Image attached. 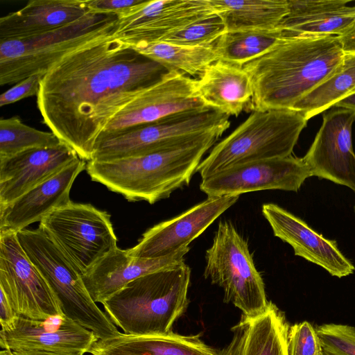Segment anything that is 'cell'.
Listing matches in <instances>:
<instances>
[{
	"label": "cell",
	"mask_w": 355,
	"mask_h": 355,
	"mask_svg": "<svg viewBox=\"0 0 355 355\" xmlns=\"http://www.w3.org/2000/svg\"><path fill=\"white\" fill-rule=\"evenodd\" d=\"M168 71L114 35L54 64L42 77L37 109L51 132L89 162L110 121Z\"/></svg>",
	"instance_id": "6da1fadb"
},
{
	"label": "cell",
	"mask_w": 355,
	"mask_h": 355,
	"mask_svg": "<svg viewBox=\"0 0 355 355\" xmlns=\"http://www.w3.org/2000/svg\"><path fill=\"white\" fill-rule=\"evenodd\" d=\"M345 54L338 36L284 38L243 67L254 87L251 110L292 109L336 71Z\"/></svg>",
	"instance_id": "7a4b0ae2"
},
{
	"label": "cell",
	"mask_w": 355,
	"mask_h": 355,
	"mask_svg": "<svg viewBox=\"0 0 355 355\" xmlns=\"http://www.w3.org/2000/svg\"><path fill=\"white\" fill-rule=\"evenodd\" d=\"M223 134L216 132L174 150L108 162L89 161L85 170L92 181L130 202L154 204L189 184L203 155Z\"/></svg>",
	"instance_id": "3957f363"
},
{
	"label": "cell",
	"mask_w": 355,
	"mask_h": 355,
	"mask_svg": "<svg viewBox=\"0 0 355 355\" xmlns=\"http://www.w3.org/2000/svg\"><path fill=\"white\" fill-rule=\"evenodd\" d=\"M191 272L184 261L141 276L108 297L104 310L125 334H170L187 307Z\"/></svg>",
	"instance_id": "277c9868"
},
{
	"label": "cell",
	"mask_w": 355,
	"mask_h": 355,
	"mask_svg": "<svg viewBox=\"0 0 355 355\" xmlns=\"http://www.w3.org/2000/svg\"><path fill=\"white\" fill-rule=\"evenodd\" d=\"M307 121L302 112L292 109L253 111L214 146L197 172L203 179L235 165L290 156Z\"/></svg>",
	"instance_id": "5b68a950"
},
{
	"label": "cell",
	"mask_w": 355,
	"mask_h": 355,
	"mask_svg": "<svg viewBox=\"0 0 355 355\" xmlns=\"http://www.w3.org/2000/svg\"><path fill=\"white\" fill-rule=\"evenodd\" d=\"M118 16L89 11L79 19L50 32L0 41V85L44 76L64 56L114 35Z\"/></svg>",
	"instance_id": "8992f818"
},
{
	"label": "cell",
	"mask_w": 355,
	"mask_h": 355,
	"mask_svg": "<svg viewBox=\"0 0 355 355\" xmlns=\"http://www.w3.org/2000/svg\"><path fill=\"white\" fill-rule=\"evenodd\" d=\"M229 116L211 107L185 110L153 123L102 133L90 161L108 162L171 150L202 141L230 127Z\"/></svg>",
	"instance_id": "52a82bcc"
},
{
	"label": "cell",
	"mask_w": 355,
	"mask_h": 355,
	"mask_svg": "<svg viewBox=\"0 0 355 355\" xmlns=\"http://www.w3.org/2000/svg\"><path fill=\"white\" fill-rule=\"evenodd\" d=\"M17 237L54 293L65 316L92 331L98 340L120 334L92 298L83 273L42 230L24 229Z\"/></svg>",
	"instance_id": "ba28073f"
},
{
	"label": "cell",
	"mask_w": 355,
	"mask_h": 355,
	"mask_svg": "<svg viewBox=\"0 0 355 355\" xmlns=\"http://www.w3.org/2000/svg\"><path fill=\"white\" fill-rule=\"evenodd\" d=\"M205 279L223 290V301L243 316L257 317L268 307L263 280L257 270L248 242L229 220H220L205 252Z\"/></svg>",
	"instance_id": "9c48e42d"
},
{
	"label": "cell",
	"mask_w": 355,
	"mask_h": 355,
	"mask_svg": "<svg viewBox=\"0 0 355 355\" xmlns=\"http://www.w3.org/2000/svg\"><path fill=\"white\" fill-rule=\"evenodd\" d=\"M110 218L90 204L71 201L45 216L38 228L83 275L117 246Z\"/></svg>",
	"instance_id": "30bf717a"
},
{
	"label": "cell",
	"mask_w": 355,
	"mask_h": 355,
	"mask_svg": "<svg viewBox=\"0 0 355 355\" xmlns=\"http://www.w3.org/2000/svg\"><path fill=\"white\" fill-rule=\"evenodd\" d=\"M0 290L21 316L42 320L63 314L54 293L26 254L16 233L0 232Z\"/></svg>",
	"instance_id": "8fae6325"
},
{
	"label": "cell",
	"mask_w": 355,
	"mask_h": 355,
	"mask_svg": "<svg viewBox=\"0 0 355 355\" xmlns=\"http://www.w3.org/2000/svg\"><path fill=\"white\" fill-rule=\"evenodd\" d=\"M311 176L303 157L291 155L231 166L202 179L200 189L208 197L275 189L297 192Z\"/></svg>",
	"instance_id": "7c38bea8"
},
{
	"label": "cell",
	"mask_w": 355,
	"mask_h": 355,
	"mask_svg": "<svg viewBox=\"0 0 355 355\" xmlns=\"http://www.w3.org/2000/svg\"><path fill=\"white\" fill-rule=\"evenodd\" d=\"M216 15L210 0L146 1L118 16L114 36L131 47L162 41Z\"/></svg>",
	"instance_id": "4fadbf2b"
},
{
	"label": "cell",
	"mask_w": 355,
	"mask_h": 355,
	"mask_svg": "<svg viewBox=\"0 0 355 355\" xmlns=\"http://www.w3.org/2000/svg\"><path fill=\"white\" fill-rule=\"evenodd\" d=\"M326 112L303 159L312 176L346 186L355 192V153L352 130L355 111L343 107Z\"/></svg>",
	"instance_id": "5bb4252c"
},
{
	"label": "cell",
	"mask_w": 355,
	"mask_h": 355,
	"mask_svg": "<svg viewBox=\"0 0 355 355\" xmlns=\"http://www.w3.org/2000/svg\"><path fill=\"white\" fill-rule=\"evenodd\" d=\"M239 196L208 197L180 215L147 230L130 255L141 259H157L188 247L223 213L234 205Z\"/></svg>",
	"instance_id": "9a60e30c"
},
{
	"label": "cell",
	"mask_w": 355,
	"mask_h": 355,
	"mask_svg": "<svg viewBox=\"0 0 355 355\" xmlns=\"http://www.w3.org/2000/svg\"><path fill=\"white\" fill-rule=\"evenodd\" d=\"M195 84L196 79L179 72L168 71L123 107L102 133L116 132L178 112L207 107L196 97Z\"/></svg>",
	"instance_id": "2e32d148"
},
{
	"label": "cell",
	"mask_w": 355,
	"mask_h": 355,
	"mask_svg": "<svg viewBox=\"0 0 355 355\" xmlns=\"http://www.w3.org/2000/svg\"><path fill=\"white\" fill-rule=\"evenodd\" d=\"M98 338L64 314L37 320L19 315L13 325L0 331L2 349L18 352L44 351L89 353Z\"/></svg>",
	"instance_id": "e0dca14e"
},
{
	"label": "cell",
	"mask_w": 355,
	"mask_h": 355,
	"mask_svg": "<svg viewBox=\"0 0 355 355\" xmlns=\"http://www.w3.org/2000/svg\"><path fill=\"white\" fill-rule=\"evenodd\" d=\"M261 211L274 236L288 243L295 255L321 266L332 276L340 278L354 273V266L340 252L335 241L324 238L276 204H263Z\"/></svg>",
	"instance_id": "ac0fdd59"
},
{
	"label": "cell",
	"mask_w": 355,
	"mask_h": 355,
	"mask_svg": "<svg viewBox=\"0 0 355 355\" xmlns=\"http://www.w3.org/2000/svg\"><path fill=\"white\" fill-rule=\"evenodd\" d=\"M86 166V161L78 157L11 203L0 207V232L17 234L71 202L69 193L72 185Z\"/></svg>",
	"instance_id": "d6986e66"
},
{
	"label": "cell",
	"mask_w": 355,
	"mask_h": 355,
	"mask_svg": "<svg viewBox=\"0 0 355 355\" xmlns=\"http://www.w3.org/2000/svg\"><path fill=\"white\" fill-rule=\"evenodd\" d=\"M78 157L62 143L57 147L30 149L0 159V207L11 203Z\"/></svg>",
	"instance_id": "ffe728a7"
},
{
	"label": "cell",
	"mask_w": 355,
	"mask_h": 355,
	"mask_svg": "<svg viewBox=\"0 0 355 355\" xmlns=\"http://www.w3.org/2000/svg\"><path fill=\"white\" fill-rule=\"evenodd\" d=\"M189 250L188 246L164 257L141 259L116 246L83 275V282L93 300L103 304L129 282L184 262Z\"/></svg>",
	"instance_id": "44dd1931"
},
{
	"label": "cell",
	"mask_w": 355,
	"mask_h": 355,
	"mask_svg": "<svg viewBox=\"0 0 355 355\" xmlns=\"http://www.w3.org/2000/svg\"><path fill=\"white\" fill-rule=\"evenodd\" d=\"M195 94L207 107L237 116L251 110L254 87L243 67L217 60L196 79Z\"/></svg>",
	"instance_id": "7402d4cb"
},
{
	"label": "cell",
	"mask_w": 355,
	"mask_h": 355,
	"mask_svg": "<svg viewBox=\"0 0 355 355\" xmlns=\"http://www.w3.org/2000/svg\"><path fill=\"white\" fill-rule=\"evenodd\" d=\"M89 12L85 0H32L0 18V41L27 38L60 28Z\"/></svg>",
	"instance_id": "603a6c76"
},
{
	"label": "cell",
	"mask_w": 355,
	"mask_h": 355,
	"mask_svg": "<svg viewBox=\"0 0 355 355\" xmlns=\"http://www.w3.org/2000/svg\"><path fill=\"white\" fill-rule=\"evenodd\" d=\"M279 26L286 37L340 36L355 23V5L345 0H288Z\"/></svg>",
	"instance_id": "cb8c5ba5"
},
{
	"label": "cell",
	"mask_w": 355,
	"mask_h": 355,
	"mask_svg": "<svg viewBox=\"0 0 355 355\" xmlns=\"http://www.w3.org/2000/svg\"><path fill=\"white\" fill-rule=\"evenodd\" d=\"M91 355H220L198 335L173 332L160 336L119 334L98 340Z\"/></svg>",
	"instance_id": "d4e9b609"
},
{
	"label": "cell",
	"mask_w": 355,
	"mask_h": 355,
	"mask_svg": "<svg viewBox=\"0 0 355 355\" xmlns=\"http://www.w3.org/2000/svg\"><path fill=\"white\" fill-rule=\"evenodd\" d=\"M226 31L272 30L288 11V0H210Z\"/></svg>",
	"instance_id": "484cf974"
},
{
	"label": "cell",
	"mask_w": 355,
	"mask_h": 355,
	"mask_svg": "<svg viewBox=\"0 0 355 355\" xmlns=\"http://www.w3.org/2000/svg\"><path fill=\"white\" fill-rule=\"evenodd\" d=\"M244 336L240 355H288L289 327L271 302L266 311L252 318L243 317Z\"/></svg>",
	"instance_id": "4316f807"
},
{
	"label": "cell",
	"mask_w": 355,
	"mask_h": 355,
	"mask_svg": "<svg viewBox=\"0 0 355 355\" xmlns=\"http://www.w3.org/2000/svg\"><path fill=\"white\" fill-rule=\"evenodd\" d=\"M286 37L279 27L272 30L226 31L214 43V47L218 60L243 67Z\"/></svg>",
	"instance_id": "83f0119b"
},
{
	"label": "cell",
	"mask_w": 355,
	"mask_h": 355,
	"mask_svg": "<svg viewBox=\"0 0 355 355\" xmlns=\"http://www.w3.org/2000/svg\"><path fill=\"white\" fill-rule=\"evenodd\" d=\"M132 48L169 71L179 72L188 76H199L209 64L218 60L214 44L186 46L156 42Z\"/></svg>",
	"instance_id": "f1b7e54d"
},
{
	"label": "cell",
	"mask_w": 355,
	"mask_h": 355,
	"mask_svg": "<svg viewBox=\"0 0 355 355\" xmlns=\"http://www.w3.org/2000/svg\"><path fill=\"white\" fill-rule=\"evenodd\" d=\"M354 89L355 53H345L336 71L297 102L292 110L302 112L309 120L334 106Z\"/></svg>",
	"instance_id": "f546056e"
},
{
	"label": "cell",
	"mask_w": 355,
	"mask_h": 355,
	"mask_svg": "<svg viewBox=\"0 0 355 355\" xmlns=\"http://www.w3.org/2000/svg\"><path fill=\"white\" fill-rule=\"evenodd\" d=\"M62 144L52 132L28 126L18 116L0 119V159L30 149L54 148Z\"/></svg>",
	"instance_id": "4dcf8cb0"
},
{
	"label": "cell",
	"mask_w": 355,
	"mask_h": 355,
	"mask_svg": "<svg viewBox=\"0 0 355 355\" xmlns=\"http://www.w3.org/2000/svg\"><path fill=\"white\" fill-rule=\"evenodd\" d=\"M225 32L223 20L214 15L170 34L160 42L186 46H209Z\"/></svg>",
	"instance_id": "1f68e13d"
},
{
	"label": "cell",
	"mask_w": 355,
	"mask_h": 355,
	"mask_svg": "<svg viewBox=\"0 0 355 355\" xmlns=\"http://www.w3.org/2000/svg\"><path fill=\"white\" fill-rule=\"evenodd\" d=\"M315 329L323 355H355L354 327L329 323Z\"/></svg>",
	"instance_id": "d6a6232c"
},
{
	"label": "cell",
	"mask_w": 355,
	"mask_h": 355,
	"mask_svg": "<svg viewBox=\"0 0 355 355\" xmlns=\"http://www.w3.org/2000/svg\"><path fill=\"white\" fill-rule=\"evenodd\" d=\"M288 355H323L319 336L308 321L296 323L289 327Z\"/></svg>",
	"instance_id": "836d02e7"
},
{
	"label": "cell",
	"mask_w": 355,
	"mask_h": 355,
	"mask_svg": "<svg viewBox=\"0 0 355 355\" xmlns=\"http://www.w3.org/2000/svg\"><path fill=\"white\" fill-rule=\"evenodd\" d=\"M42 76L36 74L29 76L8 89L0 96V106L3 107L21 99L37 95Z\"/></svg>",
	"instance_id": "e575fe53"
},
{
	"label": "cell",
	"mask_w": 355,
	"mask_h": 355,
	"mask_svg": "<svg viewBox=\"0 0 355 355\" xmlns=\"http://www.w3.org/2000/svg\"><path fill=\"white\" fill-rule=\"evenodd\" d=\"M144 0H85L89 11L120 16Z\"/></svg>",
	"instance_id": "d590c367"
},
{
	"label": "cell",
	"mask_w": 355,
	"mask_h": 355,
	"mask_svg": "<svg viewBox=\"0 0 355 355\" xmlns=\"http://www.w3.org/2000/svg\"><path fill=\"white\" fill-rule=\"evenodd\" d=\"M14 310L8 296L1 290L0 297V323L1 330H7L10 329L17 318L19 317Z\"/></svg>",
	"instance_id": "8d00e7d4"
},
{
	"label": "cell",
	"mask_w": 355,
	"mask_h": 355,
	"mask_svg": "<svg viewBox=\"0 0 355 355\" xmlns=\"http://www.w3.org/2000/svg\"><path fill=\"white\" fill-rule=\"evenodd\" d=\"M232 331L234 332L232 340L225 349L220 352V355L241 354L244 336V324L242 320L233 327Z\"/></svg>",
	"instance_id": "74e56055"
},
{
	"label": "cell",
	"mask_w": 355,
	"mask_h": 355,
	"mask_svg": "<svg viewBox=\"0 0 355 355\" xmlns=\"http://www.w3.org/2000/svg\"><path fill=\"white\" fill-rule=\"evenodd\" d=\"M345 53H355V23L344 34L338 36Z\"/></svg>",
	"instance_id": "f35d334b"
},
{
	"label": "cell",
	"mask_w": 355,
	"mask_h": 355,
	"mask_svg": "<svg viewBox=\"0 0 355 355\" xmlns=\"http://www.w3.org/2000/svg\"><path fill=\"white\" fill-rule=\"evenodd\" d=\"M333 107H343L355 111V92L336 103Z\"/></svg>",
	"instance_id": "ab89813d"
},
{
	"label": "cell",
	"mask_w": 355,
	"mask_h": 355,
	"mask_svg": "<svg viewBox=\"0 0 355 355\" xmlns=\"http://www.w3.org/2000/svg\"><path fill=\"white\" fill-rule=\"evenodd\" d=\"M14 355H84L83 353H64V352H51L44 351H24L15 352Z\"/></svg>",
	"instance_id": "60d3db41"
},
{
	"label": "cell",
	"mask_w": 355,
	"mask_h": 355,
	"mask_svg": "<svg viewBox=\"0 0 355 355\" xmlns=\"http://www.w3.org/2000/svg\"><path fill=\"white\" fill-rule=\"evenodd\" d=\"M0 355H14L12 351L8 349H1Z\"/></svg>",
	"instance_id": "b9f144b4"
},
{
	"label": "cell",
	"mask_w": 355,
	"mask_h": 355,
	"mask_svg": "<svg viewBox=\"0 0 355 355\" xmlns=\"http://www.w3.org/2000/svg\"><path fill=\"white\" fill-rule=\"evenodd\" d=\"M354 213H355V207H354Z\"/></svg>",
	"instance_id": "7bdbcfd3"
},
{
	"label": "cell",
	"mask_w": 355,
	"mask_h": 355,
	"mask_svg": "<svg viewBox=\"0 0 355 355\" xmlns=\"http://www.w3.org/2000/svg\"><path fill=\"white\" fill-rule=\"evenodd\" d=\"M354 92H355V89L354 90Z\"/></svg>",
	"instance_id": "ee69618b"
}]
</instances>
